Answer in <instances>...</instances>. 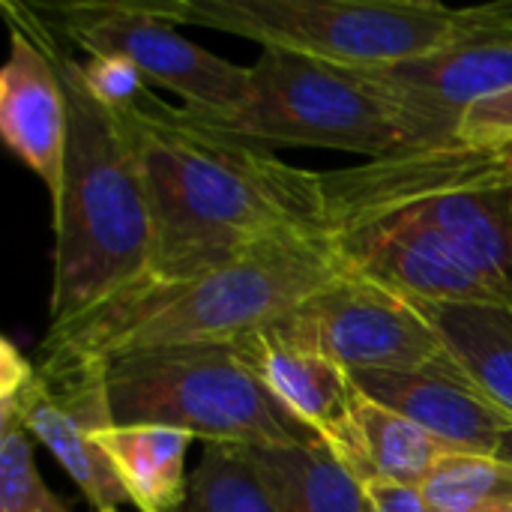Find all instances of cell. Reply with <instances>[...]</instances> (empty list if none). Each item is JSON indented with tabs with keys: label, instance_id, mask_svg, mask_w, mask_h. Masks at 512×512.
<instances>
[{
	"label": "cell",
	"instance_id": "obj_23",
	"mask_svg": "<svg viewBox=\"0 0 512 512\" xmlns=\"http://www.w3.org/2000/svg\"><path fill=\"white\" fill-rule=\"evenodd\" d=\"M0 512H72L39 477L30 432L9 411H0Z\"/></svg>",
	"mask_w": 512,
	"mask_h": 512
},
{
	"label": "cell",
	"instance_id": "obj_3",
	"mask_svg": "<svg viewBox=\"0 0 512 512\" xmlns=\"http://www.w3.org/2000/svg\"><path fill=\"white\" fill-rule=\"evenodd\" d=\"M348 267L330 231H291L240 261L174 285H132L39 348L114 360L138 351L231 345L294 312Z\"/></svg>",
	"mask_w": 512,
	"mask_h": 512
},
{
	"label": "cell",
	"instance_id": "obj_7",
	"mask_svg": "<svg viewBox=\"0 0 512 512\" xmlns=\"http://www.w3.org/2000/svg\"><path fill=\"white\" fill-rule=\"evenodd\" d=\"M354 372H423L456 366L429 312L351 270L270 324Z\"/></svg>",
	"mask_w": 512,
	"mask_h": 512
},
{
	"label": "cell",
	"instance_id": "obj_16",
	"mask_svg": "<svg viewBox=\"0 0 512 512\" xmlns=\"http://www.w3.org/2000/svg\"><path fill=\"white\" fill-rule=\"evenodd\" d=\"M327 447L360 483L390 480L405 486H423L441 459L459 453L417 423L366 396L342 435Z\"/></svg>",
	"mask_w": 512,
	"mask_h": 512
},
{
	"label": "cell",
	"instance_id": "obj_26",
	"mask_svg": "<svg viewBox=\"0 0 512 512\" xmlns=\"http://www.w3.org/2000/svg\"><path fill=\"white\" fill-rule=\"evenodd\" d=\"M363 489H366L372 512H435L420 486L372 480V483H363Z\"/></svg>",
	"mask_w": 512,
	"mask_h": 512
},
{
	"label": "cell",
	"instance_id": "obj_25",
	"mask_svg": "<svg viewBox=\"0 0 512 512\" xmlns=\"http://www.w3.org/2000/svg\"><path fill=\"white\" fill-rule=\"evenodd\" d=\"M459 141L483 150H501L512 144V87L477 102L465 114L459 126Z\"/></svg>",
	"mask_w": 512,
	"mask_h": 512
},
{
	"label": "cell",
	"instance_id": "obj_31",
	"mask_svg": "<svg viewBox=\"0 0 512 512\" xmlns=\"http://www.w3.org/2000/svg\"><path fill=\"white\" fill-rule=\"evenodd\" d=\"M507 512H512V510H507Z\"/></svg>",
	"mask_w": 512,
	"mask_h": 512
},
{
	"label": "cell",
	"instance_id": "obj_27",
	"mask_svg": "<svg viewBox=\"0 0 512 512\" xmlns=\"http://www.w3.org/2000/svg\"><path fill=\"white\" fill-rule=\"evenodd\" d=\"M498 156H501V171H504V183H507V189H512V144L501 147V150H498Z\"/></svg>",
	"mask_w": 512,
	"mask_h": 512
},
{
	"label": "cell",
	"instance_id": "obj_19",
	"mask_svg": "<svg viewBox=\"0 0 512 512\" xmlns=\"http://www.w3.org/2000/svg\"><path fill=\"white\" fill-rule=\"evenodd\" d=\"M249 450L285 512H372L363 483L324 441Z\"/></svg>",
	"mask_w": 512,
	"mask_h": 512
},
{
	"label": "cell",
	"instance_id": "obj_28",
	"mask_svg": "<svg viewBox=\"0 0 512 512\" xmlns=\"http://www.w3.org/2000/svg\"><path fill=\"white\" fill-rule=\"evenodd\" d=\"M489 9L512 30V3H489Z\"/></svg>",
	"mask_w": 512,
	"mask_h": 512
},
{
	"label": "cell",
	"instance_id": "obj_22",
	"mask_svg": "<svg viewBox=\"0 0 512 512\" xmlns=\"http://www.w3.org/2000/svg\"><path fill=\"white\" fill-rule=\"evenodd\" d=\"M435 512L512 510V465L501 456L450 453L420 486Z\"/></svg>",
	"mask_w": 512,
	"mask_h": 512
},
{
	"label": "cell",
	"instance_id": "obj_8",
	"mask_svg": "<svg viewBox=\"0 0 512 512\" xmlns=\"http://www.w3.org/2000/svg\"><path fill=\"white\" fill-rule=\"evenodd\" d=\"M39 18L90 54L129 57L141 75L183 96L189 111L228 114L249 96V66H237L177 33L165 0L150 3H60Z\"/></svg>",
	"mask_w": 512,
	"mask_h": 512
},
{
	"label": "cell",
	"instance_id": "obj_9",
	"mask_svg": "<svg viewBox=\"0 0 512 512\" xmlns=\"http://www.w3.org/2000/svg\"><path fill=\"white\" fill-rule=\"evenodd\" d=\"M33 378L0 411L18 414L30 438L45 444L81 489L93 512L129 504L123 483L99 450V432L114 426L108 402V363L72 351L39 348Z\"/></svg>",
	"mask_w": 512,
	"mask_h": 512
},
{
	"label": "cell",
	"instance_id": "obj_10",
	"mask_svg": "<svg viewBox=\"0 0 512 512\" xmlns=\"http://www.w3.org/2000/svg\"><path fill=\"white\" fill-rule=\"evenodd\" d=\"M345 267L423 306H507L504 285L408 213L333 237Z\"/></svg>",
	"mask_w": 512,
	"mask_h": 512
},
{
	"label": "cell",
	"instance_id": "obj_4",
	"mask_svg": "<svg viewBox=\"0 0 512 512\" xmlns=\"http://www.w3.org/2000/svg\"><path fill=\"white\" fill-rule=\"evenodd\" d=\"M165 15L357 72L432 54L489 24L486 6L435 0H165Z\"/></svg>",
	"mask_w": 512,
	"mask_h": 512
},
{
	"label": "cell",
	"instance_id": "obj_20",
	"mask_svg": "<svg viewBox=\"0 0 512 512\" xmlns=\"http://www.w3.org/2000/svg\"><path fill=\"white\" fill-rule=\"evenodd\" d=\"M423 306V303H420ZM453 360L512 417V309L423 306Z\"/></svg>",
	"mask_w": 512,
	"mask_h": 512
},
{
	"label": "cell",
	"instance_id": "obj_13",
	"mask_svg": "<svg viewBox=\"0 0 512 512\" xmlns=\"http://www.w3.org/2000/svg\"><path fill=\"white\" fill-rule=\"evenodd\" d=\"M9 57L0 69V132L6 147L42 180L51 201L60 195L69 105L57 66L33 24L30 6L3 3Z\"/></svg>",
	"mask_w": 512,
	"mask_h": 512
},
{
	"label": "cell",
	"instance_id": "obj_14",
	"mask_svg": "<svg viewBox=\"0 0 512 512\" xmlns=\"http://www.w3.org/2000/svg\"><path fill=\"white\" fill-rule=\"evenodd\" d=\"M354 384L366 399L402 414L459 453L498 456L504 435L512 432L510 414L459 363L423 372H354Z\"/></svg>",
	"mask_w": 512,
	"mask_h": 512
},
{
	"label": "cell",
	"instance_id": "obj_12",
	"mask_svg": "<svg viewBox=\"0 0 512 512\" xmlns=\"http://www.w3.org/2000/svg\"><path fill=\"white\" fill-rule=\"evenodd\" d=\"M489 24L432 54L363 72L393 102L414 114L438 144L459 141L465 114L512 87V30L489 9Z\"/></svg>",
	"mask_w": 512,
	"mask_h": 512
},
{
	"label": "cell",
	"instance_id": "obj_21",
	"mask_svg": "<svg viewBox=\"0 0 512 512\" xmlns=\"http://www.w3.org/2000/svg\"><path fill=\"white\" fill-rule=\"evenodd\" d=\"M180 512H285L249 447L207 444Z\"/></svg>",
	"mask_w": 512,
	"mask_h": 512
},
{
	"label": "cell",
	"instance_id": "obj_24",
	"mask_svg": "<svg viewBox=\"0 0 512 512\" xmlns=\"http://www.w3.org/2000/svg\"><path fill=\"white\" fill-rule=\"evenodd\" d=\"M78 75L90 90V96L117 117L144 108L150 99L147 78L129 57L90 54L87 60H78Z\"/></svg>",
	"mask_w": 512,
	"mask_h": 512
},
{
	"label": "cell",
	"instance_id": "obj_30",
	"mask_svg": "<svg viewBox=\"0 0 512 512\" xmlns=\"http://www.w3.org/2000/svg\"><path fill=\"white\" fill-rule=\"evenodd\" d=\"M99 512H120V510H99Z\"/></svg>",
	"mask_w": 512,
	"mask_h": 512
},
{
	"label": "cell",
	"instance_id": "obj_2",
	"mask_svg": "<svg viewBox=\"0 0 512 512\" xmlns=\"http://www.w3.org/2000/svg\"><path fill=\"white\" fill-rule=\"evenodd\" d=\"M69 105V138L54 207L48 330L66 327L132 288L153 258V204L129 117L102 108L60 36L30 6Z\"/></svg>",
	"mask_w": 512,
	"mask_h": 512
},
{
	"label": "cell",
	"instance_id": "obj_6",
	"mask_svg": "<svg viewBox=\"0 0 512 512\" xmlns=\"http://www.w3.org/2000/svg\"><path fill=\"white\" fill-rule=\"evenodd\" d=\"M114 426H168L207 444L306 447L321 441L243 363L237 345H189L108 360Z\"/></svg>",
	"mask_w": 512,
	"mask_h": 512
},
{
	"label": "cell",
	"instance_id": "obj_18",
	"mask_svg": "<svg viewBox=\"0 0 512 512\" xmlns=\"http://www.w3.org/2000/svg\"><path fill=\"white\" fill-rule=\"evenodd\" d=\"M399 213L441 234L492 279L512 285V189H459Z\"/></svg>",
	"mask_w": 512,
	"mask_h": 512
},
{
	"label": "cell",
	"instance_id": "obj_1",
	"mask_svg": "<svg viewBox=\"0 0 512 512\" xmlns=\"http://www.w3.org/2000/svg\"><path fill=\"white\" fill-rule=\"evenodd\" d=\"M123 117L141 150L156 231L150 267L135 285L186 282L282 234L327 231L321 171L204 129L156 96Z\"/></svg>",
	"mask_w": 512,
	"mask_h": 512
},
{
	"label": "cell",
	"instance_id": "obj_15",
	"mask_svg": "<svg viewBox=\"0 0 512 512\" xmlns=\"http://www.w3.org/2000/svg\"><path fill=\"white\" fill-rule=\"evenodd\" d=\"M234 345L255 378L324 444L342 435L363 402V393L348 369L285 339L270 324Z\"/></svg>",
	"mask_w": 512,
	"mask_h": 512
},
{
	"label": "cell",
	"instance_id": "obj_29",
	"mask_svg": "<svg viewBox=\"0 0 512 512\" xmlns=\"http://www.w3.org/2000/svg\"><path fill=\"white\" fill-rule=\"evenodd\" d=\"M498 456L504 459V462H510L512 465V432L504 435V441H501V447H498Z\"/></svg>",
	"mask_w": 512,
	"mask_h": 512
},
{
	"label": "cell",
	"instance_id": "obj_11",
	"mask_svg": "<svg viewBox=\"0 0 512 512\" xmlns=\"http://www.w3.org/2000/svg\"><path fill=\"white\" fill-rule=\"evenodd\" d=\"M459 189H507L498 150L453 141L330 171L324 174L327 231L336 237Z\"/></svg>",
	"mask_w": 512,
	"mask_h": 512
},
{
	"label": "cell",
	"instance_id": "obj_5",
	"mask_svg": "<svg viewBox=\"0 0 512 512\" xmlns=\"http://www.w3.org/2000/svg\"><path fill=\"white\" fill-rule=\"evenodd\" d=\"M192 123L258 147H330L387 159L441 147L429 129L357 69L264 48L249 66V96L228 114L180 108Z\"/></svg>",
	"mask_w": 512,
	"mask_h": 512
},
{
	"label": "cell",
	"instance_id": "obj_17",
	"mask_svg": "<svg viewBox=\"0 0 512 512\" xmlns=\"http://www.w3.org/2000/svg\"><path fill=\"white\" fill-rule=\"evenodd\" d=\"M195 438L168 426H111L99 450L138 512H180L189 495L186 453Z\"/></svg>",
	"mask_w": 512,
	"mask_h": 512
}]
</instances>
